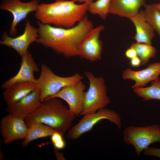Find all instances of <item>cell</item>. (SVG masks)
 I'll list each match as a JSON object with an SVG mask.
<instances>
[{"label": "cell", "mask_w": 160, "mask_h": 160, "mask_svg": "<svg viewBox=\"0 0 160 160\" xmlns=\"http://www.w3.org/2000/svg\"><path fill=\"white\" fill-rule=\"evenodd\" d=\"M38 37L36 42L67 57L79 56L82 40L93 28L92 22L85 16L76 24L65 28L37 23Z\"/></svg>", "instance_id": "1"}, {"label": "cell", "mask_w": 160, "mask_h": 160, "mask_svg": "<svg viewBox=\"0 0 160 160\" xmlns=\"http://www.w3.org/2000/svg\"><path fill=\"white\" fill-rule=\"evenodd\" d=\"M88 4H78L73 0H56L39 4L34 16L41 23L68 28L82 20L88 11Z\"/></svg>", "instance_id": "2"}, {"label": "cell", "mask_w": 160, "mask_h": 160, "mask_svg": "<svg viewBox=\"0 0 160 160\" xmlns=\"http://www.w3.org/2000/svg\"><path fill=\"white\" fill-rule=\"evenodd\" d=\"M76 116L58 98L52 97L42 102L25 121L27 126L33 122L43 123L63 135L71 127Z\"/></svg>", "instance_id": "3"}, {"label": "cell", "mask_w": 160, "mask_h": 160, "mask_svg": "<svg viewBox=\"0 0 160 160\" xmlns=\"http://www.w3.org/2000/svg\"><path fill=\"white\" fill-rule=\"evenodd\" d=\"M83 78L78 73L69 77L59 76L47 65L42 64L40 74L36 83L40 91L41 102L55 95L63 88L81 81Z\"/></svg>", "instance_id": "4"}, {"label": "cell", "mask_w": 160, "mask_h": 160, "mask_svg": "<svg viewBox=\"0 0 160 160\" xmlns=\"http://www.w3.org/2000/svg\"><path fill=\"white\" fill-rule=\"evenodd\" d=\"M87 78L89 85L84 94L83 111L80 115L93 113L104 108L110 103V99L107 95V89L104 79L95 77L90 72L84 73Z\"/></svg>", "instance_id": "5"}, {"label": "cell", "mask_w": 160, "mask_h": 160, "mask_svg": "<svg viewBox=\"0 0 160 160\" xmlns=\"http://www.w3.org/2000/svg\"><path fill=\"white\" fill-rule=\"evenodd\" d=\"M123 133L124 142L134 147L138 156L151 144L160 142V126L158 124L129 126Z\"/></svg>", "instance_id": "6"}, {"label": "cell", "mask_w": 160, "mask_h": 160, "mask_svg": "<svg viewBox=\"0 0 160 160\" xmlns=\"http://www.w3.org/2000/svg\"><path fill=\"white\" fill-rule=\"evenodd\" d=\"M79 122L68 131L67 138L70 140H76L84 134L90 131L100 121L107 119L114 124L120 129L121 120L120 115L115 111L103 108L95 113L83 116Z\"/></svg>", "instance_id": "7"}, {"label": "cell", "mask_w": 160, "mask_h": 160, "mask_svg": "<svg viewBox=\"0 0 160 160\" xmlns=\"http://www.w3.org/2000/svg\"><path fill=\"white\" fill-rule=\"evenodd\" d=\"M39 0H32L26 2L20 0H4L0 5V9L10 12L13 20L9 30L10 35L15 37L17 34V26L32 12L36 11Z\"/></svg>", "instance_id": "8"}, {"label": "cell", "mask_w": 160, "mask_h": 160, "mask_svg": "<svg viewBox=\"0 0 160 160\" xmlns=\"http://www.w3.org/2000/svg\"><path fill=\"white\" fill-rule=\"evenodd\" d=\"M38 37V29L33 26L28 20L26 21L23 33L15 37L9 36L6 31L4 32L0 44L14 49L21 57L28 51L29 46L36 42Z\"/></svg>", "instance_id": "9"}, {"label": "cell", "mask_w": 160, "mask_h": 160, "mask_svg": "<svg viewBox=\"0 0 160 160\" xmlns=\"http://www.w3.org/2000/svg\"><path fill=\"white\" fill-rule=\"evenodd\" d=\"M0 129L4 142L7 144L17 140L25 139L28 127L24 120L9 113L1 119Z\"/></svg>", "instance_id": "10"}, {"label": "cell", "mask_w": 160, "mask_h": 160, "mask_svg": "<svg viewBox=\"0 0 160 160\" xmlns=\"http://www.w3.org/2000/svg\"><path fill=\"white\" fill-rule=\"evenodd\" d=\"M103 25L93 28L82 40L79 48V56L91 61L101 59L103 44L100 40L101 32L104 29Z\"/></svg>", "instance_id": "11"}, {"label": "cell", "mask_w": 160, "mask_h": 160, "mask_svg": "<svg viewBox=\"0 0 160 160\" xmlns=\"http://www.w3.org/2000/svg\"><path fill=\"white\" fill-rule=\"evenodd\" d=\"M85 88V85L81 81L63 88L57 93L47 98L56 97L64 100L68 105L70 110L77 116L83 111Z\"/></svg>", "instance_id": "12"}, {"label": "cell", "mask_w": 160, "mask_h": 160, "mask_svg": "<svg viewBox=\"0 0 160 160\" xmlns=\"http://www.w3.org/2000/svg\"><path fill=\"white\" fill-rule=\"evenodd\" d=\"M160 75V62L151 64L145 69L134 71L127 68L122 74L124 80L130 79L134 81L135 84L131 88H135L144 87L151 81L159 80Z\"/></svg>", "instance_id": "13"}, {"label": "cell", "mask_w": 160, "mask_h": 160, "mask_svg": "<svg viewBox=\"0 0 160 160\" xmlns=\"http://www.w3.org/2000/svg\"><path fill=\"white\" fill-rule=\"evenodd\" d=\"M41 103L40 91L37 88L19 101L7 106L6 110L9 113L25 120L38 108Z\"/></svg>", "instance_id": "14"}, {"label": "cell", "mask_w": 160, "mask_h": 160, "mask_svg": "<svg viewBox=\"0 0 160 160\" xmlns=\"http://www.w3.org/2000/svg\"><path fill=\"white\" fill-rule=\"evenodd\" d=\"M39 68L31 54L28 51L22 57L20 67L14 76L4 82L1 87L4 89L12 84L19 82H32L36 83L34 73L38 72Z\"/></svg>", "instance_id": "15"}, {"label": "cell", "mask_w": 160, "mask_h": 160, "mask_svg": "<svg viewBox=\"0 0 160 160\" xmlns=\"http://www.w3.org/2000/svg\"><path fill=\"white\" fill-rule=\"evenodd\" d=\"M129 19L135 27L136 33L134 39L136 42L151 45L155 36V30L146 20L144 11H140Z\"/></svg>", "instance_id": "16"}, {"label": "cell", "mask_w": 160, "mask_h": 160, "mask_svg": "<svg viewBox=\"0 0 160 160\" xmlns=\"http://www.w3.org/2000/svg\"><path fill=\"white\" fill-rule=\"evenodd\" d=\"M37 89L34 82H19L5 89L2 94L7 105L9 106L19 101Z\"/></svg>", "instance_id": "17"}, {"label": "cell", "mask_w": 160, "mask_h": 160, "mask_svg": "<svg viewBox=\"0 0 160 160\" xmlns=\"http://www.w3.org/2000/svg\"><path fill=\"white\" fill-rule=\"evenodd\" d=\"M145 0H111L109 13L129 18L139 12Z\"/></svg>", "instance_id": "18"}, {"label": "cell", "mask_w": 160, "mask_h": 160, "mask_svg": "<svg viewBox=\"0 0 160 160\" xmlns=\"http://www.w3.org/2000/svg\"><path fill=\"white\" fill-rule=\"evenodd\" d=\"M28 126V129L26 137L21 143V145L24 147H27L32 141L51 136L57 132L49 126L40 122L32 123Z\"/></svg>", "instance_id": "19"}, {"label": "cell", "mask_w": 160, "mask_h": 160, "mask_svg": "<svg viewBox=\"0 0 160 160\" xmlns=\"http://www.w3.org/2000/svg\"><path fill=\"white\" fill-rule=\"evenodd\" d=\"M134 92L145 101L160 100V80L152 82L150 86L133 89Z\"/></svg>", "instance_id": "20"}, {"label": "cell", "mask_w": 160, "mask_h": 160, "mask_svg": "<svg viewBox=\"0 0 160 160\" xmlns=\"http://www.w3.org/2000/svg\"><path fill=\"white\" fill-rule=\"evenodd\" d=\"M130 47L136 50L142 65L147 64L150 59L155 56L156 52V49L151 44L136 42L132 43Z\"/></svg>", "instance_id": "21"}, {"label": "cell", "mask_w": 160, "mask_h": 160, "mask_svg": "<svg viewBox=\"0 0 160 160\" xmlns=\"http://www.w3.org/2000/svg\"><path fill=\"white\" fill-rule=\"evenodd\" d=\"M111 0H97L88 5V11L93 15H98L103 20L109 13Z\"/></svg>", "instance_id": "22"}, {"label": "cell", "mask_w": 160, "mask_h": 160, "mask_svg": "<svg viewBox=\"0 0 160 160\" xmlns=\"http://www.w3.org/2000/svg\"><path fill=\"white\" fill-rule=\"evenodd\" d=\"M144 6V12L146 20L157 32L160 38V11L152 4H145Z\"/></svg>", "instance_id": "23"}, {"label": "cell", "mask_w": 160, "mask_h": 160, "mask_svg": "<svg viewBox=\"0 0 160 160\" xmlns=\"http://www.w3.org/2000/svg\"><path fill=\"white\" fill-rule=\"evenodd\" d=\"M63 135L59 132H56L51 136V141L54 148L61 150L65 147L66 143L63 137Z\"/></svg>", "instance_id": "24"}, {"label": "cell", "mask_w": 160, "mask_h": 160, "mask_svg": "<svg viewBox=\"0 0 160 160\" xmlns=\"http://www.w3.org/2000/svg\"><path fill=\"white\" fill-rule=\"evenodd\" d=\"M144 155L153 156L160 159V148L148 147L143 151Z\"/></svg>", "instance_id": "25"}, {"label": "cell", "mask_w": 160, "mask_h": 160, "mask_svg": "<svg viewBox=\"0 0 160 160\" xmlns=\"http://www.w3.org/2000/svg\"><path fill=\"white\" fill-rule=\"evenodd\" d=\"M125 55L126 57L129 59L137 56L136 50L134 48L131 47L126 50Z\"/></svg>", "instance_id": "26"}, {"label": "cell", "mask_w": 160, "mask_h": 160, "mask_svg": "<svg viewBox=\"0 0 160 160\" xmlns=\"http://www.w3.org/2000/svg\"><path fill=\"white\" fill-rule=\"evenodd\" d=\"M130 64L132 67L138 68L142 64L141 61L137 56L130 59Z\"/></svg>", "instance_id": "27"}, {"label": "cell", "mask_w": 160, "mask_h": 160, "mask_svg": "<svg viewBox=\"0 0 160 160\" xmlns=\"http://www.w3.org/2000/svg\"><path fill=\"white\" fill-rule=\"evenodd\" d=\"M75 2H79L82 3H86L89 4L93 1V0H72Z\"/></svg>", "instance_id": "28"}, {"label": "cell", "mask_w": 160, "mask_h": 160, "mask_svg": "<svg viewBox=\"0 0 160 160\" xmlns=\"http://www.w3.org/2000/svg\"><path fill=\"white\" fill-rule=\"evenodd\" d=\"M152 4L155 8L160 11V3Z\"/></svg>", "instance_id": "29"}, {"label": "cell", "mask_w": 160, "mask_h": 160, "mask_svg": "<svg viewBox=\"0 0 160 160\" xmlns=\"http://www.w3.org/2000/svg\"><path fill=\"white\" fill-rule=\"evenodd\" d=\"M160 1V0H159Z\"/></svg>", "instance_id": "30"}]
</instances>
